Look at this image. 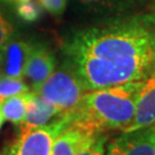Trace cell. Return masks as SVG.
<instances>
[{"label": "cell", "mask_w": 155, "mask_h": 155, "mask_svg": "<svg viewBox=\"0 0 155 155\" xmlns=\"http://www.w3.org/2000/svg\"><path fill=\"white\" fill-rule=\"evenodd\" d=\"M16 11L17 15L27 22H33L38 20L40 16V7L38 6V4L33 2L31 0L18 2Z\"/></svg>", "instance_id": "9a60e30c"}, {"label": "cell", "mask_w": 155, "mask_h": 155, "mask_svg": "<svg viewBox=\"0 0 155 155\" xmlns=\"http://www.w3.org/2000/svg\"><path fill=\"white\" fill-rule=\"evenodd\" d=\"M2 123H4V116H2V111H1V104H0V129H1Z\"/></svg>", "instance_id": "ac0fdd59"}, {"label": "cell", "mask_w": 155, "mask_h": 155, "mask_svg": "<svg viewBox=\"0 0 155 155\" xmlns=\"http://www.w3.org/2000/svg\"><path fill=\"white\" fill-rule=\"evenodd\" d=\"M29 86L24 83L23 78L11 77L0 74V104L13 95L29 92Z\"/></svg>", "instance_id": "5bb4252c"}, {"label": "cell", "mask_w": 155, "mask_h": 155, "mask_svg": "<svg viewBox=\"0 0 155 155\" xmlns=\"http://www.w3.org/2000/svg\"><path fill=\"white\" fill-rule=\"evenodd\" d=\"M86 91L82 81L67 63L61 69L54 70L44 83L33 90L54 106L60 116L71 111Z\"/></svg>", "instance_id": "3957f363"}, {"label": "cell", "mask_w": 155, "mask_h": 155, "mask_svg": "<svg viewBox=\"0 0 155 155\" xmlns=\"http://www.w3.org/2000/svg\"><path fill=\"white\" fill-rule=\"evenodd\" d=\"M55 58L46 46L31 45L24 77L30 82L32 91L50 77L51 74L55 70Z\"/></svg>", "instance_id": "52a82bcc"}, {"label": "cell", "mask_w": 155, "mask_h": 155, "mask_svg": "<svg viewBox=\"0 0 155 155\" xmlns=\"http://www.w3.org/2000/svg\"><path fill=\"white\" fill-rule=\"evenodd\" d=\"M145 81L86 91L66 116L69 125L84 133L124 130L132 122Z\"/></svg>", "instance_id": "7a4b0ae2"}, {"label": "cell", "mask_w": 155, "mask_h": 155, "mask_svg": "<svg viewBox=\"0 0 155 155\" xmlns=\"http://www.w3.org/2000/svg\"><path fill=\"white\" fill-rule=\"evenodd\" d=\"M155 124V74L144 82L132 122L122 131H133Z\"/></svg>", "instance_id": "ba28073f"}, {"label": "cell", "mask_w": 155, "mask_h": 155, "mask_svg": "<svg viewBox=\"0 0 155 155\" xmlns=\"http://www.w3.org/2000/svg\"><path fill=\"white\" fill-rule=\"evenodd\" d=\"M12 1H15V2H23V1H28V0H12Z\"/></svg>", "instance_id": "d6986e66"}, {"label": "cell", "mask_w": 155, "mask_h": 155, "mask_svg": "<svg viewBox=\"0 0 155 155\" xmlns=\"http://www.w3.org/2000/svg\"><path fill=\"white\" fill-rule=\"evenodd\" d=\"M105 133H84L76 155H106Z\"/></svg>", "instance_id": "4fadbf2b"}, {"label": "cell", "mask_w": 155, "mask_h": 155, "mask_svg": "<svg viewBox=\"0 0 155 155\" xmlns=\"http://www.w3.org/2000/svg\"><path fill=\"white\" fill-rule=\"evenodd\" d=\"M39 5L52 15L59 16L64 12L68 0H38Z\"/></svg>", "instance_id": "e0dca14e"}, {"label": "cell", "mask_w": 155, "mask_h": 155, "mask_svg": "<svg viewBox=\"0 0 155 155\" xmlns=\"http://www.w3.org/2000/svg\"><path fill=\"white\" fill-rule=\"evenodd\" d=\"M147 0H74L75 6L89 21L105 23L140 13Z\"/></svg>", "instance_id": "5b68a950"}, {"label": "cell", "mask_w": 155, "mask_h": 155, "mask_svg": "<svg viewBox=\"0 0 155 155\" xmlns=\"http://www.w3.org/2000/svg\"><path fill=\"white\" fill-rule=\"evenodd\" d=\"M30 94H31V91L13 95L11 98L6 99L1 104V111H2L4 120L15 125H21L25 117Z\"/></svg>", "instance_id": "8fae6325"}, {"label": "cell", "mask_w": 155, "mask_h": 155, "mask_svg": "<svg viewBox=\"0 0 155 155\" xmlns=\"http://www.w3.org/2000/svg\"><path fill=\"white\" fill-rule=\"evenodd\" d=\"M83 136V131L72 125H68L56 137L51 155H76L78 145Z\"/></svg>", "instance_id": "7c38bea8"}, {"label": "cell", "mask_w": 155, "mask_h": 155, "mask_svg": "<svg viewBox=\"0 0 155 155\" xmlns=\"http://www.w3.org/2000/svg\"><path fill=\"white\" fill-rule=\"evenodd\" d=\"M62 50L87 91L146 81L155 74V14L92 24L72 32Z\"/></svg>", "instance_id": "6da1fadb"}, {"label": "cell", "mask_w": 155, "mask_h": 155, "mask_svg": "<svg viewBox=\"0 0 155 155\" xmlns=\"http://www.w3.org/2000/svg\"><path fill=\"white\" fill-rule=\"evenodd\" d=\"M13 32H14V30H13L12 24L0 12V52L4 50L6 45L12 40Z\"/></svg>", "instance_id": "2e32d148"}, {"label": "cell", "mask_w": 155, "mask_h": 155, "mask_svg": "<svg viewBox=\"0 0 155 155\" xmlns=\"http://www.w3.org/2000/svg\"><path fill=\"white\" fill-rule=\"evenodd\" d=\"M0 62H1V55H0Z\"/></svg>", "instance_id": "ffe728a7"}, {"label": "cell", "mask_w": 155, "mask_h": 155, "mask_svg": "<svg viewBox=\"0 0 155 155\" xmlns=\"http://www.w3.org/2000/svg\"><path fill=\"white\" fill-rule=\"evenodd\" d=\"M69 125L66 116L37 127H21L17 138L7 145L0 155H51L56 137Z\"/></svg>", "instance_id": "277c9868"}, {"label": "cell", "mask_w": 155, "mask_h": 155, "mask_svg": "<svg viewBox=\"0 0 155 155\" xmlns=\"http://www.w3.org/2000/svg\"><path fill=\"white\" fill-rule=\"evenodd\" d=\"M30 48L31 45L25 41L11 40L5 46V48L0 52L1 55L0 74H4L11 77H24V70L28 61Z\"/></svg>", "instance_id": "9c48e42d"}, {"label": "cell", "mask_w": 155, "mask_h": 155, "mask_svg": "<svg viewBox=\"0 0 155 155\" xmlns=\"http://www.w3.org/2000/svg\"><path fill=\"white\" fill-rule=\"evenodd\" d=\"M106 155H155V124L122 131L108 143Z\"/></svg>", "instance_id": "8992f818"}, {"label": "cell", "mask_w": 155, "mask_h": 155, "mask_svg": "<svg viewBox=\"0 0 155 155\" xmlns=\"http://www.w3.org/2000/svg\"><path fill=\"white\" fill-rule=\"evenodd\" d=\"M60 114L54 106L40 95L31 91L30 99L27 107L25 117L21 127H37L51 122L54 117H59Z\"/></svg>", "instance_id": "30bf717a"}]
</instances>
